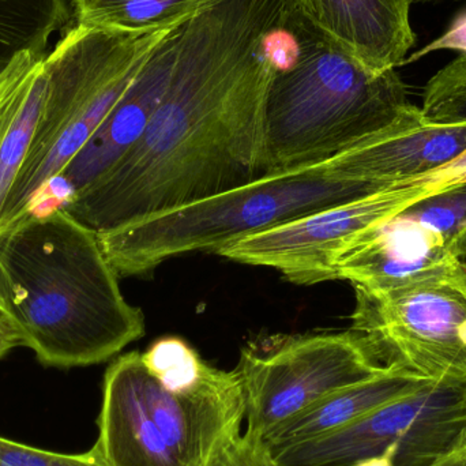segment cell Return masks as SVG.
Segmentation results:
<instances>
[{"label":"cell","instance_id":"277c9868","mask_svg":"<svg viewBox=\"0 0 466 466\" xmlns=\"http://www.w3.org/2000/svg\"><path fill=\"white\" fill-rule=\"evenodd\" d=\"M246 418L235 370L210 366L193 390L169 391L139 352L115 359L104 375L98 438L108 466H213Z\"/></svg>","mask_w":466,"mask_h":466},{"label":"cell","instance_id":"cb8c5ba5","mask_svg":"<svg viewBox=\"0 0 466 466\" xmlns=\"http://www.w3.org/2000/svg\"><path fill=\"white\" fill-rule=\"evenodd\" d=\"M451 260H453L454 271L466 285V231L451 247Z\"/></svg>","mask_w":466,"mask_h":466},{"label":"cell","instance_id":"4316f807","mask_svg":"<svg viewBox=\"0 0 466 466\" xmlns=\"http://www.w3.org/2000/svg\"><path fill=\"white\" fill-rule=\"evenodd\" d=\"M424 2H437V0H410V5H415V3H424Z\"/></svg>","mask_w":466,"mask_h":466},{"label":"cell","instance_id":"30bf717a","mask_svg":"<svg viewBox=\"0 0 466 466\" xmlns=\"http://www.w3.org/2000/svg\"><path fill=\"white\" fill-rule=\"evenodd\" d=\"M466 443V380H432L322 437L271 451L279 466H353L393 454L394 466H432Z\"/></svg>","mask_w":466,"mask_h":466},{"label":"cell","instance_id":"ba28073f","mask_svg":"<svg viewBox=\"0 0 466 466\" xmlns=\"http://www.w3.org/2000/svg\"><path fill=\"white\" fill-rule=\"evenodd\" d=\"M388 369L353 330L271 337L249 344L235 369L243 390L246 431L265 438L323 397Z\"/></svg>","mask_w":466,"mask_h":466},{"label":"cell","instance_id":"44dd1931","mask_svg":"<svg viewBox=\"0 0 466 466\" xmlns=\"http://www.w3.org/2000/svg\"><path fill=\"white\" fill-rule=\"evenodd\" d=\"M213 466H279L273 453L259 435L244 431L218 454Z\"/></svg>","mask_w":466,"mask_h":466},{"label":"cell","instance_id":"ac0fdd59","mask_svg":"<svg viewBox=\"0 0 466 466\" xmlns=\"http://www.w3.org/2000/svg\"><path fill=\"white\" fill-rule=\"evenodd\" d=\"M147 371L169 391L193 390L207 377L210 364L180 337H163L141 353Z\"/></svg>","mask_w":466,"mask_h":466},{"label":"cell","instance_id":"ffe728a7","mask_svg":"<svg viewBox=\"0 0 466 466\" xmlns=\"http://www.w3.org/2000/svg\"><path fill=\"white\" fill-rule=\"evenodd\" d=\"M0 466H108L92 451L84 454H60L22 445L0 437Z\"/></svg>","mask_w":466,"mask_h":466},{"label":"cell","instance_id":"52a82bcc","mask_svg":"<svg viewBox=\"0 0 466 466\" xmlns=\"http://www.w3.org/2000/svg\"><path fill=\"white\" fill-rule=\"evenodd\" d=\"M465 183L466 156L441 171L238 238L216 255L273 268L293 284L331 281L337 279V260L359 236L421 199Z\"/></svg>","mask_w":466,"mask_h":466},{"label":"cell","instance_id":"7402d4cb","mask_svg":"<svg viewBox=\"0 0 466 466\" xmlns=\"http://www.w3.org/2000/svg\"><path fill=\"white\" fill-rule=\"evenodd\" d=\"M438 48L461 49L462 54H466V14L461 18L456 19L453 27L446 35H443L440 40L435 41L434 44L427 46L426 49H421L415 57H410V59L405 60L404 65L405 63L413 62V60L423 56V55L429 54L432 49Z\"/></svg>","mask_w":466,"mask_h":466},{"label":"cell","instance_id":"2e32d148","mask_svg":"<svg viewBox=\"0 0 466 466\" xmlns=\"http://www.w3.org/2000/svg\"><path fill=\"white\" fill-rule=\"evenodd\" d=\"M227 0H71L78 26L147 33L177 26Z\"/></svg>","mask_w":466,"mask_h":466},{"label":"cell","instance_id":"603a6c76","mask_svg":"<svg viewBox=\"0 0 466 466\" xmlns=\"http://www.w3.org/2000/svg\"><path fill=\"white\" fill-rule=\"evenodd\" d=\"M16 347H22V339L13 323L0 312V360Z\"/></svg>","mask_w":466,"mask_h":466},{"label":"cell","instance_id":"8992f818","mask_svg":"<svg viewBox=\"0 0 466 466\" xmlns=\"http://www.w3.org/2000/svg\"><path fill=\"white\" fill-rule=\"evenodd\" d=\"M377 193L329 171L326 161L263 174L231 190L98 233L119 276H145L171 258L216 252L238 238Z\"/></svg>","mask_w":466,"mask_h":466},{"label":"cell","instance_id":"d4e9b609","mask_svg":"<svg viewBox=\"0 0 466 466\" xmlns=\"http://www.w3.org/2000/svg\"><path fill=\"white\" fill-rule=\"evenodd\" d=\"M432 466H466V443L459 451H454L451 456L445 457V459Z\"/></svg>","mask_w":466,"mask_h":466},{"label":"cell","instance_id":"7a4b0ae2","mask_svg":"<svg viewBox=\"0 0 466 466\" xmlns=\"http://www.w3.org/2000/svg\"><path fill=\"white\" fill-rule=\"evenodd\" d=\"M119 277L98 233L62 208L0 229V312L43 366H95L142 339Z\"/></svg>","mask_w":466,"mask_h":466},{"label":"cell","instance_id":"7c38bea8","mask_svg":"<svg viewBox=\"0 0 466 466\" xmlns=\"http://www.w3.org/2000/svg\"><path fill=\"white\" fill-rule=\"evenodd\" d=\"M182 25L153 52L127 92L52 186L54 190L59 187V207L106 174L141 138L171 84Z\"/></svg>","mask_w":466,"mask_h":466},{"label":"cell","instance_id":"9a60e30c","mask_svg":"<svg viewBox=\"0 0 466 466\" xmlns=\"http://www.w3.org/2000/svg\"><path fill=\"white\" fill-rule=\"evenodd\" d=\"M432 380L397 366L382 374L323 397L311 407L268 432L263 440L270 451L322 437L363 418L382 405L420 390Z\"/></svg>","mask_w":466,"mask_h":466},{"label":"cell","instance_id":"3957f363","mask_svg":"<svg viewBox=\"0 0 466 466\" xmlns=\"http://www.w3.org/2000/svg\"><path fill=\"white\" fill-rule=\"evenodd\" d=\"M292 2V0H290ZM298 63L266 98L263 174L323 163L396 123L410 106L397 70L375 73L312 29L292 5Z\"/></svg>","mask_w":466,"mask_h":466},{"label":"cell","instance_id":"5b68a950","mask_svg":"<svg viewBox=\"0 0 466 466\" xmlns=\"http://www.w3.org/2000/svg\"><path fill=\"white\" fill-rule=\"evenodd\" d=\"M177 26L120 33L76 25L66 32L46 57L48 85L40 128L0 229L41 207L153 52Z\"/></svg>","mask_w":466,"mask_h":466},{"label":"cell","instance_id":"4fadbf2b","mask_svg":"<svg viewBox=\"0 0 466 466\" xmlns=\"http://www.w3.org/2000/svg\"><path fill=\"white\" fill-rule=\"evenodd\" d=\"M320 35L375 73L397 70L416 44L410 0H292Z\"/></svg>","mask_w":466,"mask_h":466},{"label":"cell","instance_id":"9c48e42d","mask_svg":"<svg viewBox=\"0 0 466 466\" xmlns=\"http://www.w3.org/2000/svg\"><path fill=\"white\" fill-rule=\"evenodd\" d=\"M353 288L352 330L382 364L435 382L466 380V285L456 271L388 289Z\"/></svg>","mask_w":466,"mask_h":466},{"label":"cell","instance_id":"5bb4252c","mask_svg":"<svg viewBox=\"0 0 466 466\" xmlns=\"http://www.w3.org/2000/svg\"><path fill=\"white\" fill-rule=\"evenodd\" d=\"M46 57L21 55L0 79V226L40 128L48 85Z\"/></svg>","mask_w":466,"mask_h":466},{"label":"cell","instance_id":"e0dca14e","mask_svg":"<svg viewBox=\"0 0 466 466\" xmlns=\"http://www.w3.org/2000/svg\"><path fill=\"white\" fill-rule=\"evenodd\" d=\"M73 16L71 0H0V79L21 55L46 56L49 35Z\"/></svg>","mask_w":466,"mask_h":466},{"label":"cell","instance_id":"484cf974","mask_svg":"<svg viewBox=\"0 0 466 466\" xmlns=\"http://www.w3.org/2000/svg\"><path fill=\"white\" fill-rule=\"evenodd\" d=\"M353 466H394L393 454L386 453L383 456L371 457Z\"/></svg>","mask_w":466,"mask_h":466},{"label":"cell","instance_id":"6da1fadb","mask_svg":"<svg viewBox=\"0 0 466 466\" xmlns=\"http://www.w3.org/2000/svg\"><path fill=\"white\" fill-rule=\"evenodd\" d=\"M289 7L227 0L185 22L171 84L141 138L59 208L103 233L262 177L274 76L262 40Z\"/></svg>","mask_w":466,"mask_h":466},{"label":"cell","instance_id":"8fae6325","mask_svg":"<svg viewBox=\"0 0 466 466\" xmlns=\"http://www.w3.org/2000/svg\"><path fill=\"white\" fill-rule=\"evenodd\" d=\"M466 156V125L427 119L419 106L393 125L358 142L326 161L342 179L380 191L441 171Z\"/></svg>","mask_w":466,"mask_h":466},{"label":"cell","instance_id":"d6986e66","mask_svg":"<svg viewBox=\"0 0 466 466\" xmlns=\"http://www.w3.org/2000/svg\"><path fill=\"white\" fill-rule=\"evenodd\" d=\"M421 112L445 125H466V54L441 68L424 87Z\"/></svg>","mask_w":466,"mask_h":466}]
</instances>
